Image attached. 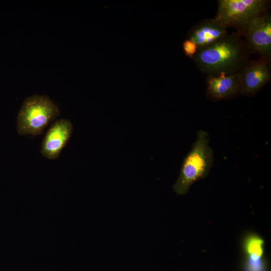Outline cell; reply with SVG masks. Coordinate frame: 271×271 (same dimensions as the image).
I'll list each match as a JSON object with an SVG mask.
<instances>
[{
    "label": "cell",
    "mask_w": 271,
    "mask_h": 271,
    "mask_svg": "<svg viewBox=\"0 0 271 271\" xmlns=\"http://www.w3.org/2000/svg\"><path fill=\"white\" fill-rule=\"evenodd\" d=\"M241 37L237 33L228 34L214 43L198 49L192 59L196 66L207 76L238 73L251 54Z\"/></svg>",
    "instance_id": "obj_1"
},
{
    "label": "cell",
    "mask_w": 271,
    "mask_h": 271,
    "mask_svg": "<svg viewBox=\"0 0 271 271\" xmlns=\"http://www.w3.org/2000/svg\"><path fill=\"white\" fill-rule=\"evenodd\" d=\"M209 134L199 130L189 154L185 158L173 189L180 195L187 193L192 185L206 177L213 162V152L209 145Z\"/></svg>",
    "instance_id": "obj_2"
},
{
    "label": "cell",
    "mask_w": 271,
    "mask_h": 271,
    "mask_svg": "<svg viewBox=\"0 0 271 271\" xmlns=\"http://www.w3.org/2000/svg\"><path fill=\"white\" fill-rule=\"evenodd\" d=\"M59 115V107L48 96H29L24 100L18 112L17 132L20 136L39 135Z\"/></svg>",
    "instance_id": "obj_3"
},
{
    "label": "cell",
    "mask_w": 271,
    "mask_h": 271,
    "mask_svg": "<svg viewBox=\"0 0 271 271\" xmlns=\"http://www.w3.org/2000/svg\"><path fill=\"white\" fill-rule=\"evenodd\" d=\"M268 0H218L216 20L226 28H235L240 36L246 26L256 17L269 12Z\"/></svg>",
    "instance_id": "obj_4"
},
{
    "label": "cell",
    "mask_w": 271,
    "mask_h": 271,
    "mask_svg": "<svg viewBox=\"0 0 271 271\" xmlns=\"http://www.w3.org/2000/svg\"><path fill=\"white\" fill-rule=\"evenodd\" d=\"M242 36L251 54L271 59V15L267 13L253 19Z\"/></svg>",
    "instance_id": "obj_5"
},
{
    "label": "cell",
    "mask_w": 271,
    "mask_h": 271,
    "mask_svg": "<svg viewBox=\"0 0 271 271\" xmlns=\"http://www.w3.org/2000/svg\"><path fill=\"white\" fill-rule=\"evenodd\" d=\"M241 89V95H255L271 79V59L260 57L249 60L238 72Z\"/></svg>",
    "instance_id": "obj_6"
},
{
    "label": "cell",
    "mask_w": 271,
    "mask_h": 271,
    "mask_svg": "<svg viewBox=\"0 0 271 271\" xmlns=\"http://www.w3.org/2000/svg\"><path fill=\"white\" fill-rule=\"evenodd\" d=\"M73 131L71 122L66 119L55 121L48 130L43 140L41 153L49 160H55L60 155L69 141Z\"/></svg>",
    "instance_id": "obj_7"
},
{
    "label": "cell",
    "mask_w": 271,
    "mask_h": 271,
    "mask_svg": "<svg viewBox=\"0 0 271 271\" xmlns=\"http://www.w3.org/2000/svg\"><path fill=\"white\" fill-rule=\"evenodd\" d=\"M205 94L213 101L233 99L241 95L238 73L230 75L207 76Z\"/></svg>",
    "instance_id": "obj_8"
},
{
    "label": "cell",
    "mask_w": 271,
    "mask_h": 271,
    "mask_svg": "<svg viewBox=\"0 0 271 271\" xmlns=\"http://www.w3.org/2000/svg\"><path fill=\"white\" fill-rule=\"evenodd\" d=\"M228 34L227 28L215 18L205 19L189 30L187 39L194 42L198 49L214 43Z\"/></svg>",
    "instance_id": "obj_9"
},
{
    "label": "cell",
    "mask_w": 271,
    "mask_h": 271,
    "mask_svg": "<svg viewBox=\"0 0 271 271\" xmlns=\"http://www.w3.org/2000/svg\"><path fill=\"white\" fill-rule=\"evenodd\" d=\"M243 245L245 255L263 256L264 241L257 234H250L246 236Z\"/></svg>",
    "instance_id": "obj_10"
},
{
    "label": "cell",
    "mask_w": 271,
    "mask_h": 271,
    "mask_svg": "<svg viewBox=\"0 0 271 271\" xmlns=\"http://www.w3.org/2000/svg\"><path fill=\"white\" fill-rule=\"evenodd\" d=\"M244 271H267V263L263 256L245 255Z\"/></svg>",
    "instance_id": "obj_11"
},
{
    "label": "cell",
    "mask_w": 271,
    "mask_h": 271,
    "mask_svg": "<svg viewBox=\"0 0 271 271\" xmlns=\"http://www.w3.org/2000/svg\"><path fill=\"white\" fill-rule=\"evenodd\" d=\"M183 49L187 57L193 59L198 50V47L194 42L187 39L183 43Z\"/></svg>",
    "instance_id": "obj_12"
}]
</instances>
